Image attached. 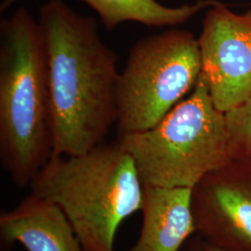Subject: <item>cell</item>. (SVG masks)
I'll return each mask as SVG.
<instances>
[{
    "label": "cell",
    "mask_w": 251,
    "mask_h": 251,
    "mask_svg": "<svg viewBox=\"0 0 251 251\" xmlns=\"http://www.w3.org/2000/svg\"><path fill=\"white\" fill-rule=\"evenodd\" d=\"M206 251H225V250H223V249H220V248H216V247H212V246H210V247H207V248H206Z\"/></svg>",
    "instance_id": "7c38bea8"
},
{
    "label": "cell",
    "mask_w": 251,
    "mask_h": 251,
    "mask_svg": "<svg viewBox=\"0 0 251 251\" xmlns=\"http://www.w3.org/2000/svg\"><path fill=\"white\" fill-rule=\"evenodd\" d=\"M201 54L192 33L169 30L135 42L117 83L118 136L156 125L196 86Z\"/></svg>",
    "instance_id": "5b68a950"
},
{
    "label": "cell",
    "mask_w": 251,
    "mask_h": 251,
    "mask_svg": "<svg viewBox=\"0 0 251 251\" xmlns=\"http://www.w3.org/2000/svg\"><path fill=\"white\" fill-rule=\"evenodd\" d=\"M208 198L233 230L251 243V194L235 186L218 183L209 189Z\"/></svg>",
    "instance_id": "30bf717a"
},
{
    "label": "cell",
    "mask_w": 251,
    "mask_h": 251,
    "mask_svg": "<svg viewBox=\"0 0 251 251\" xmlns=\"http://www.w3.org/2000/svg\"><path fill=\"white\" fill-rule=\"evenodd\" d=\"M48 64L53 155H77L106 143L117 124V56L94 17L63 0L38 11Z\"/></svg>",
    "instance_id": "6da1fadb"
},
{
    "label": "cell",
    "mask_w": 251,
    "mask_h": 251,
    "mask_svg": "<svg viewBox=\"0 0 251 251\" xmlns=\"http://www.w3.org/2000/svg\"><path fill=\"white\" fill-rule=\"evenodd\" d=\"M52 155L43 36L37 19L21 7L0 22V163L25 188Z\"/></svg>",
    "instance_id": "7a4b0ae2"
},
{
    "label": "cell",
    "mask_w": 251,
    "mask_h": 251,
    "mask_svg": "<svg viewBox=\"0 0 251 251\" xmlns=\"http://www.w3.org/2000/svg\"><path fill=\"white\" fill-rule=\"evenodd\" d=\"M198 40L201 74L216 108L226 114L251 97V23L216 2Z\"/></svg>",
    "instance_id": "8992f818"
},
{
    "label": "cell",
    "mask_w": 251,
    "mask_h": 251,
    "mask_svg": "<svg viewBox=\"0 0 251 251\" xmlns=\"http://www.w3.org/2000/svg\"><path fill=\"white\" fill-rule=\"evenodd\" d=\"M144 186L195 188L223 169L233 148L225 113L200 74L192 94L152 128L118 136Z\"/></svg>",
    "instance_id": "277c9868"
},
{
    "label": "cell",
    "mask_w": 251,
    "mask_h": 251,
    "mask_svg": "<svg viewBox=\"0 0 251 251\" xmlns=\"http://www.w3.org/2000/svg\"><path fill=\"white\" fill-rule=\"evenodd\" d=\"M244 16H245V18L247 19L248 21H250L251 23V9L249 10L246 14H244Z\"/></svg>",
    "instance_id": "4fadbf2b"
},
{
    "label": "cell",
    "mask_w": 251,
    "mask_h": 251,
    "mask_svg": "<svg viewBox=\"0 0 251 251\" xmlns=\"http://www.w3.org/2000/svg\"><path fill=\"white\" fill-rule=\"evenodd\" d=\"M89 6L99 16L106 30L121 24L134 22L147 27L175 26L216 4L214 0H200L194 4L168 7L156 0H77Z\"/></svg>",
    "instance_id": "9c48e42d"
},
{
    "label": "cell",
    "mask_w": 251,
    "mask_h": 251,
    "mask_svg": "<svg viewBox=\"0 0 251 251\" xmlns=\"http://www.w3.org/2000/svg\"><path fill=\"white\" fill-rule=\"evenodd\" d=\"M233 146L241 145L246 152L251 153V97L240 106L225 114Z\"/></svg>",
    "instance_id": "8fae6325"
},
{
    "label": "cell",
    "mask_w": 251,
    "mask_h": 251,
    "mask_svg": "<svg viewBox=\"0 0 251 251\" xmlns=\"http://www.w3.org/2000/svg\"><path fill=\"white\" fill-rule=\"evenodd\" d=\"M4 247L21 244L26 251H85L60 207L30 193L0 214Z\"/></svg>",
    "instance_id": "52a82bcc"
},
{
    "label": "cell",
    "mask_w": 251,
    "mask_h": 251,
    "mask_svg": "<svg viewBox=\"0 0 251 251\" xmlns=\"http://www.w3.org/2000/svg\"><path fill=\"white\" fill-rule=\"evenodd\" d=\"M59 206L85 251H115L120 225L141 211L144 184L117 141L77 155H52L30 185Z\"/></svg>",
    "instance_id": "3957f363"
},
{
    "label": "cell",
    "mask_w": 251,
    "mask_h": 251,
    "mask_svg": "<svg viewBox=\"0 0 251 251\" xmlns=\"http://www.w3.org/2000/svg\"><path fill=\"white\" fill-rule=\"evenodd\" d=\"M143 224L129 251H179L198 229L193 188L144 186Z\"/></svg>",
    "instance_id": "ba28073f"
}]
</instances>
